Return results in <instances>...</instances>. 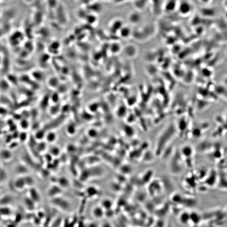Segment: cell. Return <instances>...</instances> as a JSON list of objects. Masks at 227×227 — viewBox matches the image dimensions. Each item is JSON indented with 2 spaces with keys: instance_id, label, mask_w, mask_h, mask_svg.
Masks as SVG:
<instances>
[{
  "instance_id": "5",
  "label": "cell",
  "mask_w": 227,
  "mask_h": 227,
  "mask_svg": "<svg viewBox=\"0 0 227 227\" xmlns=\"http://www.w3.org/2000/svg\"><path fill=\"white\" fill-rule=\"evenodd\" d=\"M180 221L182 224H187L189 220H190V214L187 212H184L182 213L180 216Z\"/></svg>"
},
{
  "instance_id": "3",
  "label": "cell",
  "mask_w": 227,
  "mask_h": 227,
  "mask_svg": "<svg viewBox=\"0 0 227 227\" xmlns=\"http://www.w3.org/2000/svg\"><path fill=\"white\" fill-rule=\"evenodd\" d=\"M100 205L105 211H106L111 209L113 206V202L109 199H104L101 202Z\"/></svg>"
},
{
  "instance_id": "1",
  "label": "cell",
  "mask_w": 227,
  "mask_h": 227,
  "mask_svg": "<svg viewBox=\"0 0 227 227\" xmlns=\"http://www.w3.org/2000/svg\"><path fill=\"white\" fill-rule=\"evenodd\" d=\"M54 199H55L53 202L54 205L57 206V207L59 209L67 211L70 207V203L68 201L62 198H59V197L54 198Z\"/></svg>"
},
{
  "instance_id": "6",
  "label": "cell",
  "mask_w": 227,
  "mask_h": 227,
  "mask_svg": "<svg viewBox=\"0 0 227 227\" xmlns=\"http://www.w3.org/2000/svg\"><path fill=\"white\" fill-rule=\"evenodd\" d=\"M204 13L205 15L208 16L212 17L215 15V11L212 8H207L204 10Z\"/></svg>"
},
{
  "instance_id": "7",
  "label": "cell",
  "mask_w": 227,
  "mask_h": 227,
  "mask_svg": "<svg viewBox=\"0 0 227 227\" xmlns=\"http://www.w3.org/2000/svg\"><path fill=\"white\" fill-rule=\"evenodd\" d=\"M181 11L183 12H187L188 11H189L190 10V7L188 4L185 3V4H182V6H181Z\"/></svg>"
},
{
  "instance_id": "9",
  "label": "cell",
  "mask_w": 227,
  "mask_h": 227,
  "mask_svg": "<svg viewBox=\"0 0 227 227\" xmlns=\"http://www.w3.org/2000/svg\"><path fill=\"white\" fill-rule=\"evenodd\" d=\"M225 82L226 83V84L227 85V78L226 79H225Z\"/></svg>"
},
{
  "instance_id": "4",
  "label": "cell",
  "mask_w": 227,
  "mask_h": 227,
  "mask_svg": "<svg viewBox=\"0 0 227 227\" xmlns=\"http://www.w3.org/2000/svg\"><path fill=\"white\" fill-rule=\"evenodd\" d=\"M190 220L194 224H197L200 222L201 217L196 212H193L190 214Z\"/></svg>"
},
{
  "instance_id": "10",
  "label": "cell",
  "mask_w": 227,
  "mask_h": 227,
  "mask_svg": "<svg viewBox=\"0 0 227 227\" xmlns=\"http://www.w3.org/2000/svg\"><path fill=\"white\" fill-rule=\"evenodd\" d=\"M206 1H207V0H206Z\"/></svg>"
},
{
  "instance_id": "8",
  "label": "cell",
  "mask_w": 227,
  "mask_h": 227,
  "mask_svg": "<svg viewBox=\"0 0 227 227\" xmlns=\"http://www.w3.org/2000/svg\"><path fill=\"white\" fill-rule=\"evenodd\" d=\"M101 227H113V226L111 223L109 222H106L101 225Z\"/></svg>"
},
{
  "instance_id": "2",
  "label": "cell",
  "mask_w": 227,
  "mask_h": 227,
  "mask_svg": "<svg viewBox=\"0 0 227 227\" xmlns=\"http://www.w3.org/2000/svg\"><path fill=\"white\" fill-rule=\"evenodd\" d=\"M105 211L101 205L94 206L92 209V214L95 218L101 219L105 215Z\"/></svg>"
}]
</instances>
